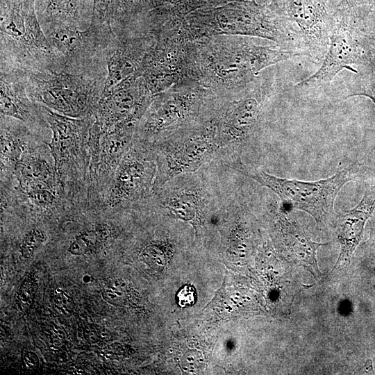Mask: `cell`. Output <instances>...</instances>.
I'll return each instance as SVG.
<instances>
[{
	"label": "cell",
	"mask_w": 375,
	"mask_h": 375,
	"mask_svg": "<svg viewBox=\"0 0 375 375\" xmlns=\"http://www.w3.org/2000/svg\"><path fill=\"white\" fill-rule=\"evenodd\" d=\"M0 72L63 70L35 11V0H1Z\"/></svg>",
	"instance_id": "obj_1"
},
{
	"label": "cell",
	"mask_w": 375,
	"mask_h": 375,
	"mask_svg": "<svg viewBox=\"0 0 375 375\" xmlns=\"http://www.w3.org/2000/svg\"><path fill=\"white\" fill-rule=\"evenodd\" d=\"M232 167L269 188L283 203L310 215L321 229L335 227L336 197L347 183L356 178L358 170L354 165H348L339 169L329 178L304 181L277 177L263 171L249 170L238 162L232 164Z\"/></svg>",
	"instance_id": "obj_2"
},
{
	"label": "cell",
	"mask_w": 375,
	"mask_h": 375,
	"mask_svg": "<svg viewBox=\"0 0 375 375\" xmlns=\"http://www.w3.org/2000/svg\"><path fill=\"white\" fill-rule=\"evenodd\" d=\"M17 75L34 103L76 119L94 115L107 77L53 69Z\"/></svg>",
	"instance_id": "obj_3"
},
{
	"label": "cell",
	"mask_w": 375,
	"mask_h": 375,
	"mask_svg": "<svg viewBox=\"0 0 375 375\" xmlns=\"http://www.w3.org/2000/svg\"><path fill=\"white\" fill-rule=\"evenodd\" d=\"M374 30L366 19L349 12L335 10L331 14L328 49L320 67L296 86L328 85L344 69L358 74L353 65H363L370 69Z\"/></svg>",
	"instance_id": "obj_4"
},
{
	"label": "cell",
	"mask_w": 375,
	"mask_h": 375,
	"mask_svg": "<svg viewBox=\"0 0 375 375\" xmlns=\"http://www.w3.org/2000/svg\"><path fill=\"white\" fill-rule=\"evenodd\" d=\"M63 70L73 74H108L107 60L117 43L112 28L90 25L85 30L66 26L42 28Z\"/></svg>",
	"instance_id": "obj_5"
},
{
	"label": "cell",
	"mask_w": 375,
	"mask_h": 375,
	"mask_svg": "<svg viewBox=\"0 0 375 375\" xmlns=\"http://www.w3.org/2000/svg\"><path fill=\"white\" fill-rule=\"evenodd\" d=\"M295 28L303 42L305 56L314 63L322 61L328 47L331 14L317 0H272Z\"/></svg>",
	"instance_id": "obj_6"
},
{
	"label": "cell",
	"mask_w": 375,
	"mask_h": 375,
	"mask_svg": "<svg viewBox=\"0 0 375 375\" xmlns=\"http://www.w3.org/2000/svg\"><path fill=\"white\" fill-rule=\"evenodd\" d=\"M217 143L209 134L169 140L157 149V172L153 188L162 187L181 174L197 169L208 160Z\"/></svg>",
	"instance_id": "obj_7"
},
{
	"label": "cell",
	"mask_w": 375,
	"mask_h": 375,
	"mask_svg": "<svg viewBox=\"0 0 375 375\" xmlns=\"http://www.w3.org/2000/svg\"><path fill=\"white\" fill-rule=\"evenodd\" d=\"M136 75L102 93L94 113L101 134L123 122H138L144 114L149 100L142 80Z\"/></svg>",
	"instance_id": "obj_8"
},
{
	"label": "cell",
	"mask_w": 375,
	"mask_h": 375,
	"mask_svg": "<svg viewBox=\"0 0 375 375\" xmlns=\"http://www.w3.org/2000/svg\"><path fill=\"white\" fill-rule=\"evenodd\" d=\"M273 204L276 238L281 251L287 260L303 267L319 280L322 274L317 264V250L328 243L312 241L292 212L281 201Z\"/></svg>",
	"instance_id": "obj_9"
},
{
	"label": "cell",
	"mask_w": 375,
	"mask_h": 375,
	"mask_svg": "<svg viewBox=\"0 0 375 375\" xmlns=\"http://www.w3.org/2000/svg\"><path fill=\"white\" fill-rule=\"evenodd\" d=\"M157 172L156 160L128 149L115 169L106 201L115 207L132 201L153 188Z\"/></svg>",
	"instance_id": "obj_10"
},
{
	"label": "cell",
	"mask_w": 375,
	"mask_h": 375,
	"mask_svg": "<svg viewBox=\"0 0 375 375\" xmlns=\"http://www.w3.org/2000/svg\"><path fill=\"white\" fill-rule=\"evenodd\" d=\"M38 106L52 133L51 139L47 144L54 160L55 173L58 175L64 165L77 156L83 141L88 138L94 115L76 119L59 114L40 104Z\"/></svg>",
	"instance_id": "obj_11"
},
{
	"label": "cell",
	"mask_w": 375,
	"mask_h": 375,
	"mask_svg": "<svg viewBox=\"0 0 375 375\" xmlns=\"http://www.w3.org/2000/svg\"><path fill=\"white\" fill-rule=\"evenodd\" d=\"M375 210V186L367 184L364 194L358 204L342 214L337 215L335 227L336 240L340 245L337 262L330 272L349 265L352 255L360 244L366 222Z\"/></svg>",
	"instance_id": "obj_12"
},
{
	"label": "cell",
	"mask_w": 375,
	"mask_h": 375,
	"mask_svg": "<svg viewBox=\"0 0 375 375\" xmlns=\"http://www.w3.org/2000/svg\"><path fill=\"white\" fill-rule=\"evenodd\" d=\"M0 111L1 116L17 119L33 131L49 128L38 104L29 98L22 78L15 74L0 72Z\"/></svg>",
	"instance_id": "obj_13"
},
{
	"label": "cell",
	"mask_w": 375,
	"mask_h": 375,
	"mask_svg": "<svg viewBox=\"0 0 375 375\" xmlns=\"http://www.w3.org/2000/svg\"><path fill=\"white\" fill-rule=\"evenodd\" d=\"M94 0H35V11L42 28L66 26L81 31L88 28Z\"/></svg>",
	"instance_id": "obj_14"
},
{
	"label": "cell",
	"mask_w": 375,
	"mask_h": 375,
	"mask_svg": "<svg viewBox=\"0 0 375 375\" xmlns=\"http://www.w3.org/2000/svg\"><path fill=\"white\" fill-rule=\"evenodd\" d=\"M116 35L117 46L107 60L108 74L103 93L133 72L147 46L145 39L133 38L131 34Z\"/></svg>",
	"instance_id": "obj_15"
},
{
	"label": "cell",
	"mask_w": 375,
	"mask_h": 375,
	"mask_svg": "<svg viewBox=\"0 0 375 375\" xmlns=\"http://www.w3.org/2000/svg\"><path fill=\"white\" fill-rule=\"evenodd\" d=\"M255 90L237 101L230 112L227 121V137L221 142L240 144L253 133L262 106V97Z\"/></svg>",
	"instance_id": "obj_16"
},
{
	"label": "cell",
	"mask_w": 375,
	"mask_h": 375,
	"mask_svg": "<svg viewBox=\"0 0 375 375\" xmlns=\"http://www.w3.org/2000/svg\"><path fill=\"white\" fill-rule=\"evenodd\" d=\"M135 126L120 124L102 133L93 147H99L97 160L101 169H116L121 159L131 147Z\"/></svg>",
	"instance_id": "obj_17"
},
{
	"label": "cell",
	"mask_w": 375,
	"mask_h": 375,
	"mask_svg": "<svg viewBox=\"0 0 375 375\" xmlns=\"http://www.w3.org/2000/svg\"><path fill=\"white\" fill-rule=\"evenodd\" d=\"M161 205L171 214L185 221L197 220L208 206L207 198L201 188L191 185L169 190L163 197Z\"/></svg>",
	"instance_id": "obj_18"
},
{
	"label": "cell",
	"mask_w": 375,
	"mask_h": 375,
	"mask_svg": "<svg viewBox=\"0 0 375 375\" xmlns=\"http://www.w3.org/2000/svg\"><path fill=\"white\" fill-rule=\"evenodd\" d=\"M14 170L25 190L37 187L52 188L50 183L55 171L44 158L34 153L25 151Z\"/></svg>",
	"instance_id": "obj_19"
},
{
	"label": "cell",
	"mask_w": 375,
	"mask_h": 375,
	"mask_svg": "<svg viewBox=\"0 0 375 375\" xmlns=\"http://www.w3.org/2000/svg\"><path fill=\"white\" fill-rule=\"evenodd\" d=\"M173 249L169 242L156 241L147 244L142 251L144 262L152 269L162 271L172 257Z\"/></svg>",
	"instance_id": "obj_20"
},
{
	"label": "cell",
	"mask_w": 375,
	"mask_h": 375,
	"mask_svg": "<svg viewBox=\"0 0 375 375\" xmlns=\"http://www.w3.org/2000/svg\"><path fill=\"white\" fill-rule=\"evenodd\" d=\"M106 231L102 228L86 230L80 233L68 248L72 255L83 256L97 249L105 240Z\"/></svg>",
	"instance_id": "obj_21"
},
{
	"label": "cell",
	"mask_w": 375,
	"mask_h": 375,
	"mask_svg": "<svg viewBox=\"0 0 375 375\" xmlns=\"http://www.w3.org/2000/svg\"><path fill=\"white\" fill-rule=\"evenodd\" d=\"M156 0H119L116 21L112 26L114 32L125 30L133 16L153 6Z\"/></svg>",
	"instance_id": "obj_22"
},
{
	"label": "cell",
	"mask_w": 375,
	"mask_h": 375,
	"mask_svg": "<svg viewBox=\"0 0 375 375\" xmlns=\"http://www.w3.org/2000/svg\"><path fill=\"white\" fill-rule=\"evenodd\" d=\"M119 8V0H94L90 25L109 26L112 28Z\"/></svg>",
	"instance_id": "obj_23"
},
{
	"label": "cell",
	"mask_w": 375,
	"mask_h": 375,
	"mask_svg": "<svg viewBox=\"0 0 375 375\" xmlns=\"http://www.w3.org/2000/svg\"><path fill=\"white\" fill-rule=\"evenodd\" d=\"M356 96L367 97L375 105V71H369L368 74L351 81L338 101Z\"/></svg>",
	"instance_id": "obj_24"
},
{
	"label": "cell",
	"mask_w": 375,
	"mask_h": 375,
	"mask_svg": "<svg viewBox=\"0 0 375 375\" xmlns=\"http://www.w3.org/2000/svg\"><path fill=\"white\" fill-rule=\"evenodd\" d=\"M335 10L350 12L368 19L375 11V0H341Z\"/></svg>",
	"instance_id": "obj_25"
},
{
	"label": "cell",
	"mask_w": 375,
	"mask_h": 375,
	"mask_svg": "<svg viewBox=\"0 0 375 375\" xmlns=\"http://www.w3.org/2000/svg\"><path fill=\"white\" fill-rule=\"evenodd\" d=\"M25 191L28 198L36 206L42 207L51 206L56 200L55 193L51 188H31Z\"/></svg>",
	"instance_id": "obj_26"
},
{
	"label": "cell",
	"mask_w": 375,
	"mask_h": 375,
	"mask_svg": "<svg viewBox=\"0 0 375 375\" xmlns=\"http://www.w3.org/2000/svg\"><path fill=\"white\" fill-rule=\"evenodd\" d=\"M43 231L34 229L29 231L24 237L22 244V251L25 255H31L45 240Z\"/></svg>",
	"instance_id": "obj_27"
},
{
	"label": "cell",
	"mask_w": 375,
	"mask_h": 375,
	"mask_svg": "<svg viewBox=\"0 0 375 375\" xmlns=\"http://www.w3.org/2000/svg\"><path fill=\"white\" fill-rule=\"evenodd\" d=\"M369 220V236L362 247L367 262L375 269V210Z\"/></svg>",
	"instance_id": "obj_28"
},
{
	"label": "cell",
	"mask_w": 375,
	"mask_h": 375,
	"mask_svg": "<svg viewBox=\"0 0 375 375\" xmlns=\"http://www.w3.org/2000/svg\"><path fill=\"white\" fill-rule=\"evenodd\" d=\"M119 283L117 281H110L106 283L103 286L102 297L108 303L118 304L122 301L123 292L119 288Z\"/></svg>",
	"instance_id": "obj_29"
},
{
	"label": "cell",
	"mask_w": 375,
	"mask_h": 375,
	"mask_svg": "<svg viewBox=\"0 0 375 375\" xmlns=\"http://www.w3.org/2000/svg\"><path fill=\"white\" fill-rule=\"evenodd\" d=\"M176 300L182 308L194 305L197 301V292L194 286L188 284L181 288L176 294Z\"/></svg>",
	"instance_id": "obj_30"
},
{
	"label": "cell",
	"mask_w": 375,
	"mask_h": 375,
	"mask_svg": "<svg viewBox=\"0 0 375 375\" xmlns=\"http://www.w3.org/2000/svg\"><path fill=\"white\" fill-rule=\"evenodd\" d=\"M367 23L372 29H375V11L369 16Z\"/></svg>",
	"instance_id": "obj_31"
},
{
	"label": "cell",
	"mask_w": 375,
	"mask_h": 375,
	"mask_svg": "<svg viewBox=\"0 0 375 375\" xmlns=\"http://www.w3.org/2000/svg\"><path fill=\"white\" fill-rule=\"evenodd\" d=\"M369 71H375V32H374V47H373V55L372 66Z\"/></svg>",
	"instance_id": "obj_32"
},
{
	"label": "cell",
	"mask_w": 375,
	"mask_h": 375,
	"mask_svg": "<svg viewBox=\"0 0 375 375\" xmlns=\"http://www.w3.org/2000/svg\"><path fill=\"white\" fill-rule=\"evenodd\" d=\"M317 1H319L320 3H323V4L326 5V6H327L328 0H317Z\"/></svg>",
	"instance_id": "obj_33"
},
{
	"label": "cell",
	"mask_w": 375,
	"mask_h": 375,
	"mask_svg": "<svg viewBox=\"0 0 375 375\" xmlns=\"http://www.w3.org/2000/svg\"><path fill=\"white\" fill-rule=\"evenodd\" d=\"M260 1H268V2H272V0H260Z\"/></svg>",
	"instance_id": "obj_34"
},
{
	"label": "cell",
	"mask_w": 375,
	"mask_h": 375,
	"mask_svg": "<svg viewBox=\"0 0 375 375\" xmlns=\"http://www.w3.org/2000/svg\"><path fill=\"white\" fill-rule=\"evenodd\" d=\"M189 1H192V0H189Z\"/></svg>",
	"instance_id": "obj_35"
}]
</instances>
